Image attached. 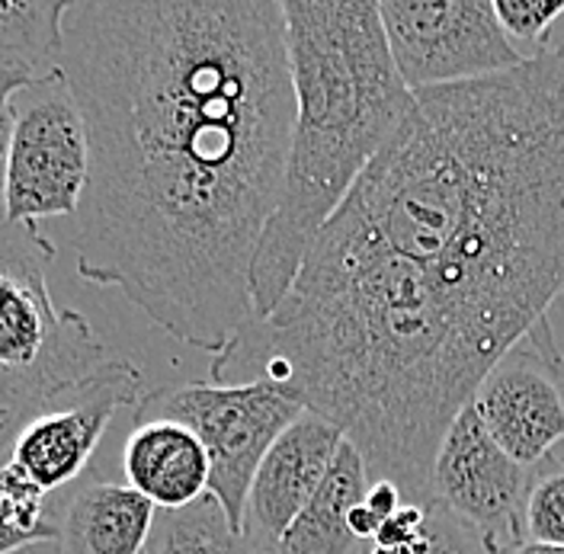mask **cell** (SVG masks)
<instances>
[{
  "instance_id": "16",
  "label": "cell",
  "mask_w": 564,
  "mask_h": 554,
  "mask_svg": "<svg viewBox=\"0 0 564 554\" xmlns=\"http://www.w3.org/2000/svg\"><path fill=\"white\" fill-rule=\"evenodd\" d=\"M144 554H267L238 532L221 503L206 493L183 510H158Z\"/></svg>"
},
{
  "instance_id": "21",
  "label": "cell",
  "mask_w": 564,
  "mask_h": 554,
  "mask_svg": "<svg viewBox=\"0 0 564 554\" xmlns=\"http://www.w3.org/2000/svg\"><path fill=\"white\" fill-rule=\"evenodd\" d=\"M33 74L26 70H0V221H3V174H7V141H10V122H13V112H10V100L13 94L30 84Z\"/></svg>"
},
{
  "instance_id": "3",
  "label": "cell",
  "mask_w": 564,
  "mask_h": 554,
  "mask_svg": "<svg viewBox=\"0 0 564 554\" xmlns=\"http://www.w3.org/2000/svg\"><path fill=\"white\" fill-rule=\"evenodd\" d=\"M295 119L280 203L250 267L253 321L295 282L308 247L414 112L376 0H280Z\"/></svg>"
},
{
  "instance_id": "8",
  "label": "cell",
  "mask_w": 564,
  "mask_h": 554,
  "mask_svg": "<svg viewBox=\"0 0 564 554\" xmlns=\"http://www.w3.org/2000/svg\"><path fill=\"white\" fill-rule=\"evenodd\" d=\"M379 20L408 90H433L520 68L523 55L491 0H382Z\"/></svg>"
},
{
  "instance_id": "6",
  "label": "cell",
  "mask_w": 564,
  "mask_h": 554,
  "mask_svg": "<svg viewBox=\"0 0 564 554\" xmlns=\"http://www.w3.org/2000/svg\"><path fill=\"white\" fill-rule=\"evenodd\" d=\"M141 372L129 359H106L97 372L0 416V468L39 497L74 485L112 416L139 404Z\"/></svg>"
},
{
  "instance_id": "4",
  "label": "cell",
  "mask_w": 564,
  "mask_h": 554,
  "mask_svg": "<svg viewBox=\"0 0 564 554\" xmlns=\"http://www.w3.org/2000/svg\"><path fill=\"white\" fill-rule=\"evenodd\" d=\"M55 243L33 221H0V416L87 379L106 347L90 321L58 308L48 289Z\"/></svg>"
},
{
  "instance_id": "13",
  "label": "cell",
  "mask_w": 564,
  "mask_h": 554,
  "mask_svg": "<svg viewBox=\"0 0 564 554\" xmlns=\"http://www.w3.org/2000/svg\"><path fill=\"white\" fill-rule=\"evenodd\" d=\"M158 510L132 487L87 481L55 525L58 554H144Z\"/></svg>"
},
{
  "instance_id": "7",
  "label": "cell",
  "mask_w": 564,
  "mask_h": 554,
  "mask_svg": "<svg viewBox=\"0 0 564 554\" xmlns=\"http://www.w3.org/2000/svg\"><path fill=\"white\" fill-rule=\"evenodd\" d=\"M3 221L74 215L87 186V126L58 68L33 74L10 100Z\"/></svg>"
},
{
  "instance_id": "18",
  "label": "cell",
  "mask_w": 564,
  "mask_h": 554,
  "mask_svg": "<svg viewBox=\"0 0 564 554\" xmlns=\"http://www.w3.org/2000/svg\"><path fill=\"white\" fill-rule=\"evenodd\" d=\"M39 493L0 468V554L55 535V525L39 520Z\"/></svg>"
},
{
  "instance_id": "2",
  "label": "cell",
  "mask_w": 564,
  "mask_h": 554,
  "mask_svg": "<svg viewBox=\"0 0 564 554\" xmlns=\"http://www.w3.org/2000/svg\"><path fill=\"white\" fill-rule=\"evenodd\" d=\"M302 267L478 388L564 295V52L417 90Z\"/></svg>"
},
{
  "instance_id": "24",
  "label": "cell",
  "mask_w": 564,
  "mask_h": 554,
  "mask_svg": "<svg viewBox=\"0 0 564 554\" xmlns=\"http://www.w3.org/2000/svg\"><path fill=\"white\" fill-rule=\"evenodd\" d=\"M542 48H552V52H564V17H562V20H558V26L552 30V35H549V42H545ZM542 48H539V52H542Z\"/></svg>"
},
{
  "instance_id": "1",
  "label": "cell",
  "mask_w": 564,
  "mask_h": 554,
  "mask_svg": "<svg viewBox=\"0 0 564 554\" xmlns=\"http://www.w3.org/2000/svg\"><path fill=\"white\" fill-rule=\"evenodd\" d=\"M87 126L77 273L221 356L280 203L295 119L280 0H70L62 58Z\"/></svg>"
},
{
  "instance_id": "20",
  "label": "cell",
  "mask_w": 564,
  "mask_h": 554,
  "mask_svg": "<svg viewBox=\"0 0 564 554\" xmlns=\"http://www.w3.org/2000/svg\"><path fill=\"white\" fill-rule=\"evenodd\" d=\"M491 7L507 39L513 45L529 42L535 45V52L549 42L564 17V0H491Z\"/></svg>"
},
{
  "instance_id": "15",
  "label": "cell",
  "mask_w": 564,
  "mask_h": 554,
  "mask_svg": "<svg viewBox=\"0 0 564 554\" xmlns=\"http://www.w3.org/2000/svg\"><path fill=\"white\" fill-rule=\"evenodd\" d=\"M70 0H0V70L45 74L62 58Z\"/></svg>"
},
{
  "instance_id": "17",
  "label": "cell",
  "mask_w": 564,
  "mask_h": 554,
  "mask_svg": "<svg viewBox=\"0 0 564 554\" xmlns=\"http://www.w3.org/2000/svg\"><path fill=\"white\" fill-rule=\"evenodd\" d=\"M523 535L527 542L564 548V461L532 471L523 503Z\"/></svg>"
},
{
  "instance_id": "11",
  "label": "cell",
  "mask_w": 564,
  "mask_h": 554,
  "mask_svg": "<svg viewBox=\"0 0 564 554\" xmlns=\"http://www.w3.org/2000/svg\"><path fill=\"white\" fill-rule=\"evenodd\" d=\"M344 430L324 416L305 414L263 455L245 507V539L260 552L276 554L282 532L305 510L334 455L344 443Z\"/></svg>"
},
{
  "instance_id": "19",
  "label": "cell",
  "mask_w": 564,
  "mask_h": 554,
  "mask_svg": "<svg viewBox=\"0 0 564 554\" xmlns=\"http://www.w3.org/2000/svg\"><path fill=\"white\" fill-rule=\"evenodd\" d=\"M362 554H491L485 548V542L456 520L446 507L440 503H426V520H423V532L411 542V545H394V548H382V545H366Z\"/></svg>"
},
{
  "instance_id": "10",
  "label": "cell",
  "mask_w": 564,
  "mask_h": 554,
  "mask_svg": "<svg viewBox=\"0 0 564 554\" xmlns=\"http://www.w3.org/2000/svg\"><path fill=\"white\" fill-rule=\"evenodd\" d=\"M532 471L500 449L465 404L449 423L430 475V503L446 507L491 554H513L523 542V503Z\"/></svg>"
},
{
  "instance_id": "12",
  "label": "cell",
  "mask_w": 564,
  "mask_h": 554,
  "mask_svg": "<svg viewBox=\"0 0 564 554\" xmlns=\"http://www.w3.org/2000/svg\"><path fill=\"white\" fill-rule=\"evenodd\" d=\"M122 471L129 487L154 510H183L209 493V455L199 436L164 416L135 420L126 449Z\"/></svg>"
},
{
  "instance_id": "14",
  "label": "cell",
  "mask_w": 564,
  "mask_h": 554,
  "mask_svg": "<svg viewBox=\"0 0 564 554\" xmlns=\"http://www.w3.org/2000/svg\"><path fill=\"white\" fill-rule=\"evenodd\" d=\"M369 490V475L362 455L344 439L334 455L324 481L305 503V510L282 532L276 554H362L359 542L347 525L352 507L362 503Z\"/></svg>"
},
{
  "instance_id": "5",
  "label": "cell",
  "mask_w": 564,
  "mask_h": 554,
  "mask_svg": "<svg viewBox=\"0 0 564 554\" xmlns=\"http://www.w3.org/2000/svg\"><path fill=\"white\" fill-rule=\"evenodd\" d=\"M305 414V404L280 381L253 379L241 384L183 381L139 398L132 420L164 416L189 426L209 455V493L228 522L245 532V507L263 455Z\"/></svg>"
},
{
  "instance_id": "23",
  "label": "cell",
  "mask_w": 564,
  "mask_h": 554,
  "mask_svg": "<svg viewBox=\"0 0 564 554\" xmlns=\"http://www.w3.org/2000/svg\"><path fill=\"white\" fill-rule=\"evenodd\" d=\"M513 554H564L562 545H542V542H523Z\"/></svg>"
},
{
  "instance_id": "22",
  "label": "cell",
  "mask_w": 564,
  "mask_h": 554,
  "mask_svg": "<svg viewBox=\"0 0 564 554\" xmlns=\"http://www.w3.org/2000/svg\"><path fill=\"white\" fill-rule=\"evenodd\" d=\"M362 503H366V510L376 517L379 522L391 520L408 500H404V493L398 490V485H391V481H372L369 490H366V497H362Z\"/></svg>"
},
{
  "instance_id": "9",
  "label": "cell",
  "mask_w": 564,
  "mask_h": 554,
  "mask_svg": "<svg viewBox=\"0 0 564 554\" xmlns=\"http://www.w3.org/2000/svg\"><path fill=\"white\" fill-rule=\"evenodd\" d=\"M468 404L517 465L539 471L564 461V352L549 321L497 359Z\"/></svg>"
}]
</instances>
